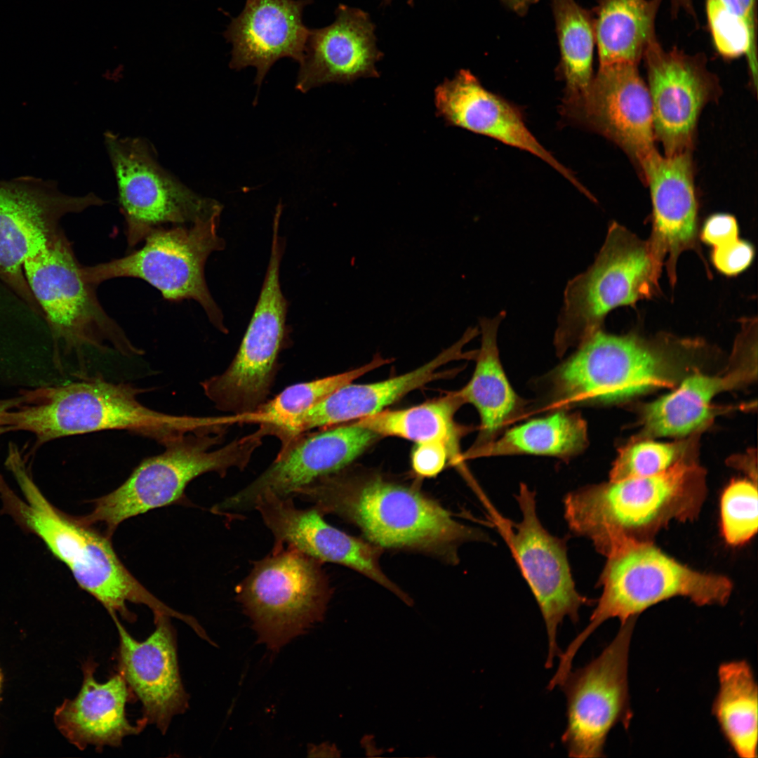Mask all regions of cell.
Here are the masks:
<instances>
[{
	"label": "cell",
	"mask_w": 758,
	"mask_h": 758,
	"mask_svg": "<svg viewBox=\"0 0 758 758\" xmlns=\"http://www.w3.org/2000/svg\"><path fill=\"white\" fill-rule=\"evenodd\" d=\"M706 11L709 27L717 51L726 58L745 55L748 67L757 84V49L752 44L747 29L719 0H707Z\"/></svg>",
	"instance_id": "cell-38"
},
{
	"label": "cell",
	"mask_w": 758,
	"mask_h": 758,
	"mask_svg": "<svg viewBox=\"0 0 758 758\" xmlns=\"http://www.w3.org/2000/svg\"><path fill=\"white\" fill-rule=\"evenodd\" d=\"M119 634L117 670L142 705V719L164 734L172 719L189 707L180 677L175 631L171 617H154L155 629L144 641L134 639L111 616Z\"/></svg>",
	"instance_id": "cell-21"
},
{
	"label": "cell",
	"mask_w": 758,
	"mask_h": 758,
	"mask_svg": "<svg viewBox=\"0 0 758 758\" xmlns=\"http://www.w3.org/2000/svg\"><path fill=\"white\" fill-rule=\"evenodd\" d=\"M712 712L726 740L742 758L757 757L758 691L752 669L744 660L722 663Z\"/></svg>",
	"instance_id": "cell-32"
},
{
	"label": "cell",
	"mask_w": 758,
	"mask_h": 758,
	"mask_svg": "<svg viewBox=\"0 0 758 758\" xmlns=\"http://www.w3.org/2000/svg\"><path fill=\"white\" fill-rule=\"evenodd\" d=\"M640 174L649 187L652 204L648 242L656 261L661 266L665 264L674 286L680 254L698 247V201L691 152L672 156L657 152Z\"/></svg>",
	"instance_id": "cell-22"
},
{
	"label": "cell",
	"mask_w": 758,
	"mask_h": 758,
	"mask_svg": "<svg viewBox=\"0 0 758 758\" xmlns=\"http://www.w3.org/2000/svg\"><path fill=\"white\" fill-rule=\"evenodd\" d=\"M378 437L354 422L303 433L281 447L274 460L256 479L214 505L212 511L236 518L253 510L265 494L292 497L300 486L347 467Z\"/></svg>",
	"instance_id": "cell-17"
},
{
	"label": "cell",
	"mask_w": 758,
	"mask_h": 758,
	"mask_svg": "<svg viewBox=\"0 0 758 758\" xmlns=\"http://www.w3.org/2000/svg\"><path fill=\"white\" fill-rule=\"evenodd\" d=\"M578 346L551 376L556 407L618 401L674 383L673 359L656 342L600 328Z\"/></svg>",
	"instance_id": "cell-10"
},
{
	"label": "cell",
	"mask_w": 758,
	"mask_h": 758,
	"mask_svg": "<svg viewBox=\"0 0 758 758\" xmlns=\"http://www.w3.org/2000/svg\"><path fill=\"white\" fill-rule=\"evenodd\" d=\"M503 311L494 318L479 319L481 347L468 383L458 391L464 404H472L480 417V432L467 456L494 440L496 435L522 408V400L511 387L500 363L497 331L505 317Z\"/></svg>",
	"instance_id": "cell-28"
},
{
	"label": "cell",
	"mask_w": 758,
	"mask_h": 758,
	"mask_svg": "<svg viewBox=\"0 0 758 758\" xmlns=\"http://www.w3.org/2000/svg\"><path fill=\"white\" fill-rule=\"evenodd\" d=\"M738 238V225L734 216L727 213H716L710 215L705 222L701 232V240L712 246H719Z\"/></svg>",
	"instance_id": "cell-41"
},
{
	"label": "cell",
	"mask_w": 758,
	"mask_h": 758,
	"mask_svg": "<svg viewBox=\"0 0 758 758\" xmlns=\"http://www.w3.org/2000/svg\"><path fill=\"white\" fill-rule=\"evenodd\" d=\"M106 201L93 192L71 196L34 177L0 180V280L35 314L43 313L26 280L24 264L62 229V218Z\"/></svg>",
	"instance_id": "cell-14"
},
{
	"label": "cell",
	"mask_w": 758,
	"mask_h": 758,
	"mask_svg": "<svg viewBox=\"0 0 758 758\" xmlns=\"http://www.w3.org/2000/svg\"><path fill=\"white\" fill-rule=\"evenodd\" d=\"M472 339V333L465 331L461 338L434 359L404 374L371 383L352 382L339 387L302 415L298 427L299 434L372 415L408 393L450 376L453 371L440 369L453 361L473 357V352L463 351V347Z\"/></svg>",
	"instance_id": "cell-27"
},
{
	"label": "cell",
	"mask_w": 758,
	"mask_h": 758,
	"mask_svg": "<svg viewBox=\"0 0 758 758\" xmlns=\"http://www.w3.org/2000/svg\"><path fill=\"white\" fill-rule=\"evenodd\" d=\"M30 391L28 403L5 412L10 431L32 433L37 446L53 439L104 430H126L165 446L184 434L211 426L213 417L171 415L138 400L146 390L113 383L102 375Z\"/></svg>",
	"instance_id": "cell-3"
},
{
	"label": "cell",
	"mask_w": 758,
	"mask_h": 758,
	"mask_svg": "<svg viewBox=\"0 0 758 758\" xmlns=\"http://www.w3.org/2000/svg\"><path fill=\"white\" fill-rule=\"evenodd\" d=\"M507 6H509L512 10L520 14L524 13L528 9V7L533 3L535 0H502Z\"/></svg>",
	"instance_id": "cell-45"
},
{
	"label": "cell",
	"mask_w": 758,
	"mask_h": 758,
	"mask_svg": "<svg viewBox=\"0 0 758 758\" xmlns=\"http://www.w3.org/2000/svg\"><path fill=\"white\" fill-rule=\"evenodd\" d=\"M274 537L272 550L294 547L321 562L352 568L387 588L407 604L410 598L382 571L380 547L327 523L314 507L300 509L291 496L267 493L255 505Z\"/></svg>",
	"instance_id": "cell-20"
},
{
	"label": "cell",
	"mask_w": 758,
	"mask_h": 758,
	"mask_svg": "<svg viewBox=\"0 0 758 758\" xmlns=\"http://www.w3.org/2000/svg\"><path fill=\"white\" fill-rule=\"evenodd\" d=\"M438 117L445 123L528 152L547 162L585 195L589 191L574 175L538 141L526 126L521 111L485 88L467 69H460L434 90Z\"/></svg>",
	"instance_id": "cell-23"
},
{
	"label": "cell",
	"mask_w": 758,
	"mask_h": 758,
	"mask_svg": "<svg viewBox=\"0 0 758 758\" xmlns=\"http://www.w3.org/2000/svg\"><path fill=\"white\" fill-rule=\"evenodd\" d=\"M662 0H600L594 19L599 67L637 65L658 41L656 19Z\"/></svg>",
	"instance_id": "cell-30"
},
{
	"label": "cell",
	"mask_w": 758,
	"mask_h": 758,
	"mask_svg": "<svg viewBox=\"0 0 758 758\" xmlns=\"http://www.w3.org/2000/svg\"><path fill=\"white\" fill-rule=\"evenodd\" d=\"M754 255L752 245L738 238L725 244L713 247L712 260L722 274L734 276L746 270Z\"/></svg>",
	"instance_id": "cell-39"
},
{
	"label": "cell",
	"mask_w": 758,
	"mask_h": 758,
	"mask_svg": "<svg viewBox=\"0 0 758 758\" xmlns=\"http://www.w3.org/2000/svg\"><path fill=\"white\" fill-rule=\"evenodd\" d=\"M670 1L673 14L683 10L689 14L695 16L693 0H670Z\"/></svg>",
	"instance_id": "cell-44"
},
{
	"label": "cell",
	"mask_w": 758,
	"mask_h": 758,
	"mask_svg": "<svg viewBox=\"0 0 758 758\" xmlns=\"http://www.w3.org/2000/svg\"><path fill=\"white\" fill-rule=\"evenodd\" d=\"M11 471L23 498L8 488L4 489L1 494L8 510L44 541L69 569L79 587L102 604L110 616L119 614L133 622L135 616L126 604L131 602L147 606L154 617L164 615L190 622V616L166 605L132 575L116 554L111 538L49 503L25 463L14 465Z\"/></svg>",
	"instance_id": "cell-4"
},
{
	"label": "cell",
	"mask_w": 758,
	"mask_h": 758,
	"mask_svg": "<svg viewBox=\"0 0 758 758\" xmlns=\"http://www.w3.org/2000/svg\"><path fill=\"white\" fill-rule=\"evenodd\" d=\"M0 281H1V280H0ZM3 284H4V283H3ZM4 286H5V285H4ZM6 291H8V288H6ZM5 305H6V304H5ZM6 307H4V311H3V312L6 311ZM5 314V313H4V312H3V313H2L1 314Z\"/></svg>",
	"instance_id": "cell-47"
},
{
	"label": "cell",
	"mask_w": 758,
	"mask_h": 758,
	"mask_svg": "<svg viewBox=\"0 0 758 758\" xmlns=\"http://www.w3.org/2000/svg\"><path fill=\"white\" fill-rule=\"evenodd\" d=\"M661 272L648 241L613 222L593 264L566 284L554 335L557 354L601 328L612 310L656 294Z\"/></svg>",
	"instance_id": "cell-9"
},
{
	"label": "cell",
	"mask_w": 758,
	"mask_h": 758,
	"mask_svg": "<svg viewBox=\"0 0 758 758\" xmlns=\"http://www.w3.org/2000/svg\"><path fill=\"white\" fill-rule=\"evenodd\" d=\"M292 496L310 503L324 516L352 523L381 549L413 550L456 564L461 545L488 538L417 489L376 473L346 467L297 488Z\"/></svg>",
	"instance_id": "cell-1"
},
{
	"label": "cell",
	"mask_w": 758,
	"mask_h": 758,
	"mask_svg": "<svg viewBox=\"0 0 758 758\" xmlns=\"http://www.w3.org/2000/svg\"><path fill=\"white\" fill-rule=\"evenodd\" d=\"M221 212L217 211L192 223L157 228L146 237L140 248L124 257L83 265V276L96 287L115 278L139 279L168 301L193 300L215 328L227 333L223 315L208 290L204 274L209 255L225 247L218 231Z\"/></svg>",
	"instance_id": "cell-8"
},
{
	"label": "cell",
	"mask_w": 758,
	"mask_h": 758,
	"mask_svg": "<svg viewBox=\"0 0 758 758\" xmlns=\"http://www.w3.org/2000/svg\"><path fill=\"white\" fill-rule=\"evenodd\" d=\"M1 674H0V687H1Z\"/></svg>",
	"instance_id": "cell-48"
},
{
	"label": "cell",
	"mask_w": 758,
	"mask_h": 758,
	"mask_svg": "<svg viewBox=\"0 0 758 758\" xmlns=\"http://www.w3.org/2000/svg\"><path fill=\"white\" fill-rule=\"evenodd\" d=\"M449 460L447 447L439 441L417 443L411 453V467L422 478L436 477Z\"/></svg>",
	"instance_id": "cell-40"
},
{
	"label": "cell",
	"mask_w": 758,
	"mask_h": 758,
	"mask_svg": "<svg viewBox=\"0 0 758 758\" xmlns=\"http://www.w3.org/2000/svg\"><path fill=\"white\" fill-rule=\"evenodd\" d=\"M390 361V359L375 355L371 361L357 368L290 385L254 412L245 415L246 423H258L266 436H275L283 447L299 436V421L310 409L339 387Z\"/></svg>",
	"instance_id": "cell-34"
},
{
	"label": "cell",
	"mask_w": 758,
	"mask_h": 758,
	"mask_svg": "<svg viewBox=\"0 0 758 758\" xmlns=\"http://www.w3.org/2000/svg\"><path fill=\"white\" fill-rule=\"evenodd\" d=\"M740 371L724 377L696 373L672 392L646 404L642 411L647 436H681L705 423L711 415V402L720 392L743 381Z\"/></svg>",
	"instance_id": "cell-31"
},
{
	"label": "cell",
	"mask_w": 758,
	"mask_h": 758,
	"mask_svg": "<svg viewBox=\"0 0 758 758\" xmlns=\"http://www.w3.org/2000/svg\"><path fill=\"white\" fill-rule=\"evenodd\" d=\"M684 443L638 440L619 449L610 471L609 480L654 475L688 458Z\"/></svg>",
	"instance_id": "cell-36"
},
{
	"label": "cell",
	"mask_w": 758,
	"mask_h": 758,
	"mask_svg": "<svg viewBox=\"0 0 758 758\" xmlns=\"http://www.w3.org/2000/svg\"><path fill=\"white\" fill-rule=\"evenodd\" d=\"M464 404L458 391L440 398L399 410H383L354 420L357 425L380 437H395L417 443L439 441L449 452V462L466 473L460 439L464 432L455 414Z\"/></svg>",
	"instance_id": "cell-29"
},
{
	"label": "cell",
	"mask_w": 758,
	"mask_h": 758,
	"mask_svg": "<svg viewBox=\"0 0 758 758\" xmlns=\"http://www.w3.org/2000/svg\"><path fill=\"white\" fill-rule=\"evenodd\" d=\"M561 112L617 145L640 173L658 152L650 95L637 65L599 67L587 93L572 104L562 105Z\"/></svg>",
	"instance_id": "cell-18"
},
{
	"label": "cell",
	"mask_w": 758,
	"mask_h": 758,
	"mask_svg": "<svg viewBox=\"0 0 758 758\" xmlns=\"http://www.w3.org/2000/svg\"><path fill=\"white\" fill-rule=\"evenodd\" d=\"M656 140L665 155L691 152L703 108L719 93L717 79L701 55L673 48L658 41L644 53Z\"/></svg>",
	"instance_id": "cell-19"
},
{
	"label": "cell",
	"mask_w": 758,
	"mask_h": 758,
	"mask_svg": "<svg viewBox=\"0 0 758 758\" xmlns=\"http://www.w3.org/2000/svg\"><path fill=\"white\" fill-rule=\"evenodd\" d=\"M382 1H383L384 4H388L392 1V0H382ZM409 1H412L413 0H409Z\"/></svg>",
	"instance_id": "cell-46"
},
{
	"label": "cell",
	"mask_w": 758,
	"mask_h": 758,
	"mask_svg": "<svg viewBox=\"0 0 758 758\" xmlns=\"http://www.w3.org/2000/svg\"><path fill=\"white\" fill-rule=\"evenodd\" d=\"M723 6L745 26L752 44L757 49V20L755 0H719Z\"/></svg>",
	"instance_id": "cell-42"
},
{
	"label": "cell",
	"mask_w": 758,
	"mask_h": 758,
	"mask_svg": "<svg viewBox=\"0 0 758 758\" xmlns=\"http://www.w3.org/2000/svg\"><path fill=\"white\" fill-rule=\"evenodd\" d=\"M706 493L705 472L686 458L654 475L572 491L564 499V517L574 534L606 557L624 540L652 541L672 520L696 519Z\"/></svg>",
	"instance_id": "cell-2"
},
{
	"label": "cell",
	"mask_w": 758,
	"mask_h": 758,
	"mask_svg": "<svg viewBox=\"0 0 758 758\" xmlns=\"http://www.w3.org/2000/svg\"><path fill=\"white\" fill-rule=\"evenodd\" d=\"M313 0H246L241 12L232 19L224 36L232 45L230 67H253L260 87L279 59L301 61L309 28L303 22L305 8Z\"/></svg>",
	"instance_id": "cell-25"
},
{
	"label": "cell",
	"mask_w": 758,
	"mask_h": 758,
	"mask_svg": "<svg viewBox=\"0 0 758 758\" xmlns=\"http://www.w3.org/2000/svg\"><path fill=\"white\" fill-rule=\"evenodd\" d=\"M105 143L117 181L128 249L157 228L192 223L222 210L220 202L197 194L161 166L145 138L107 131Z\"/></svg>",
	"instance_id": "cell-13"
},
{
	"label": "cell",
	"mask_w": 758,
	"mask_h": 758,
	"mask_svg": "<svg viewBox=\"0 0 758 758\" xmlns=\"http://www.w3.org/2000/svg\"><path fill=\"white\" fill-rule=\"evenodd\" d=\"M636 618L621 623L601 653L571 670L560 684L566 698V726L561 742L575 758L604 757L607 736L618 723L631 718L628 664Z\"/></svg>",
	"instance_id": "cell-15"
},
{
	"label": "cell",
	"mask_w": 758,
	"mask_h": 758,
	"mask_svg": "<svg viewBox=\"0 0 758 758\" xmlns=\"http://www.w3.org/2000/svg\"><path fill=\"white\" fill-rule=\"evenodd\" d=\"M722 531L726 541L740 545L757 531L758 493L756 482L746 479L731 481L721 498Z\"/></svg>",
	"instance_id": "cell-37"
},
{
	"label": "cell",
	"mask_w": 758,
	"mask_h": 758,
	"mask_svg": "<svg viewBox=\"0 0 758 758\" xmlns=\"http://www.w3.org/2000/svg\"><path fill=\"white\" fill-rule=\"evenodd\" d=\"M599 583L602 592L588 625L559 656L558 668L568 672L586 639L605 621L620 624L648 608L675 597L698 606L724 605L733 585L721 575L696 571L665 554L652 541L627 540L606 556Z\"/></svg>",
	"instance_id": "cell-6"
},
{
	"label": "cell",
	"mask_w": 758,
	"mask_h": 758,
	"mask_svg": "<svg viewBox=\"0 0 758 758\" xmlns=\"http://www.w3.org/2000/svg\"><path fill=\"white\" fill-rule=\"evenodd\" d=\"M536 495L521 484L517 495L521 519L517 524L493 513L495 523L505 539L522 576L540 608L547 634L545 667L559 656L557 630L565 618L574 623L579 611L592 601L576 590L564 540L550 533L536 512Z\"/></svg>",
	"instance_id": "cell-16"
},
{
	"label": "cell",
	"mask_w": 758,
	"mask_h": 758,
	"mask_svg": "<svg viewBox=\"0 0 758 758\" xmlns=\"http://www.w3.org/2000/svg\"><path fill=\"white\" fill-rule=\"evenodd\" d=\"M98 667L92 658L82 666L83 681L77 696L65 699L54 712V723L62 735L79 750L93 745L119 747L123 739L140 733L147 726L142 718L132 724L126 716V705L135 696L119 673L104 683L94 674Z\"/></svg>",
	"instance_id": "cell-26"
},
{
	"label": "cell",
	"mask_w": 758,
	"mask_h": 758,
	"mask_svg": "<svg viewBox=\"0 0 758 758\" xmlns=\"http://www.w3.org/2000/svg\"><path fill=\"white\" fill-rule=\"evenodd\" d=\"M335 15L329 25L309 29L295 84L302 93L329 83L379 77L376 63L383 54L368 13L339 4Z\"/></svg>",
	"instance_id": "cell-24"
},
{
	"label": "cell",
	"mask_w": 758,
	"mask_h": 758,
	"mask_svg": "<svg viewBox=\"0 0 758 758\" xmlns=\"http://www.w3.org/2000/svg\"><path fill=\"white\" fill-rule=\"evenodd\" d=\"M552 6L566 84L562 105H568L582 98L593 80L594 19L574 0H553Z\"/></svg>",
	"instance_id": "cell-35"
},
{
	"label": "cell",
	"mask_w": 758,
	"mask_h": 758,
	"mask_svg": "<svg viewBox=\"0 0 758 758\" xmlns=\"http://www.w3.org/2000/svg\"><path fill=\"white\" fill-rule=\"evenodd\" d=\"M323 562L289 546L253 563L236 587V599L250 618L258 642L279 651L321 621L332 596Z\"/></svg>",
	"instance_id": "cell-11"
},
{
	"label": "cell",
	"mask_w": 758,
	"mask_h": 758,
	"mask_svg": "<svg viewBox=\"0 0 758 758\" xmlns=\"http://www.w3.org/2000/svg\"><path fill=\"white\" fill-rule=\"evenodd\" d=\"M587 443V424L581 415L559 411L510 429L465 459L528 454L568 460L583 452Z\"/></svg>",
	"instance_id": "cell-33"
},
{
	"label": "cell",
	"mask_w": 758,
	"mask_h": 758,
	"mask_svg": "<svg viewBox=\"0 0 758 758\" xmlns=\"http://www.w3.org/2000/svg\"><path fill=\"white\" fill-rule=\"evenodd\" d=\"M29 399V391H27L15 397L0 399V435L3 433L8 432L6 427L1 423V415L3 413L27 403Z\"/></svg>",
	"instance_id": "cell-43"
},
{
	"label": "cell",
	"mask_w": 758,
	"mask_h": 758,
	"mask_svg": "<svg viewBox=\"0 0 758 758\" xmlns=\"http://www.w3.org/2000/svg\"><path fill=\"white\" fill-rule=\"evenodd\" d=\"M227 425L188 432L165 446L160 454L142 460L118 488L93 501L91 512L81 517L85 523L106 528L112 537L125 520L149 510L185 503L187 486L208 472L224 477L233 468H246L265 437L255 432L219 448Z\"/></svg>",
	"instance_id": "cell-5"
},
{
	"label": "cell",
	"mask_w": 758,
	"mask_h": 758,
	"mask_svg": "<svg viewBox=\"0 0 758 758\" xmlns=\"http://www.w3.org/2000/svg\"><path fill=\"white\" fill-rule=\"evenodd\" d=\"M279 227V220L274 219L267 272L239 350L223 373L201 383L216 408L235 415L250 414L267 400L288 337V304L279 281L284 241Z\"/></svg>",
	"instance_id": "cell-12"
},
{
	"label": "cell",
	"mask_w": 758,
	"mask_h": 758,
	"mask_svg": "<svg viewBox=\"0 0 758 758\" xmlns=\"http://www.w3.org/2000/svg\"><path fill=\"white\" fill-rule=\"evenodd\" d=\"M24 273L51 334L57 361L60 348L79 357L86 348L128 357L143 353L101 305L62 229L25 262Z\"/></svg>",
	"instance_id": "cell-7"
}]
</instances>
